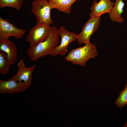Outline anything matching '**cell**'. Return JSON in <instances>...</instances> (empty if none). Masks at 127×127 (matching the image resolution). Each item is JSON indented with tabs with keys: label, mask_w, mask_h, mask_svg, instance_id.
<instances>
[{
	"label": "cell",
	"mask_w": 127,
	"mask_h": 127,
	"mask_svg": "<svg viewBox=\"0 0 127 127\" xmlns=\"http://www.w3.org/2000/svg\"><path fill=\"white\" fill-rule=\"evenodd\" d=\"M18 71L10 79L18 81H23L29 88L32 82V78L36 64L28 67H26L24 59L22 58L17 64Z\"/></svg>",
	"instance_id": "ba28073f"
},
{
	"label": "cell",
	"mask_w": 127,
	"mask_h": 127,
	"mask_svg": "<svg viewBox=\"0 0 127 127\" xmlns=\"http://www.w3.org/2000/svg\"><path fill=\"white\" fill-rule=\"evenodd\" d=\"M126 18L127 19V14L126 16Z\"/></svg>",
	"instance_id": "ac0fdd59"
},
{
	"label": "cell",
	"mask_w": 127,
	"mask_h": 127,
	"mask_svg": "<svg viewBox=\"0 0 127 127\" xmlns=\"http://www.w3.org/2000/svg\"><path fill=\"white\" fill-rule=\"evenodd\" d=\"M23 2V0H0V8L8 7L18 10L22 7Z\"/></svg>",
	"instance_id": "9a60e30c"
},
{
	"label": "cell",
	"mask_w": 127,
	"mask_h": 127,
	"mask_svg": "<svg viewBox=\"0 0 127 127\" xmlns=\"http://www.w3.org/2000/svg\"><path fill=\"white\" fill-rule=\"evenodd\" d=\"M115 2L111 0H94L90 8L91 13L95 16H100L106 13H109L114 5Z\"/></svg>",
	"instance_id": "8fae6325"
},
{
	"label": "cell",
	"mask_w": 127,
	"mask_h": 127,
	"mask_svg": "<svg viewBox=\"0 0 127 127\" xmlns=\"http://www.w3.org/2000/svg\"><path fill=\"white\" fill-rule=\"evenodd\" d=\"M28 88L23 81H18L9 78L7 81L0 80L1 94H15L22 92Z\"/></svg>",
	"instance_id": "9c48e42d"
},
{
	"label": "cell",
	"mask_w": 127,
	"mask_h": 127,
	"mask_svg": "<svg viewBox=\"0 0 127 127\" xmlns=\"http://www.w3.org/2000/svg\"><path fill=\"white\" fill-rule=\"evenodd\" d=\"M51 29L50 26L39 24H37L32 28L29 31L26 39L29 44V47L45 40L50 35Z\"/></svg>",
	"instance_id": "5b68a950"
},
{
	"label": "cell",
	"mask_w": 127,
	"mask_h": 127,
	"mask_svg": "<svg viewBox=\"0 0 127 127\" xmlns=\"http://www.w3.org/2000/svg\"><path fill=\"white\" fill-rule=\"evenodd\" d=\"M123 127H127V121L124 124L123 126Z\"/></svg>",
	"instance_id": "e0dca14e"
},
{
	"label": "cell",
	"mask_w": 127,
	"mask_h": 127,
	"mask_svg": "<svg viewBox=\"0 0 127 127\" xmlns=\"http://www.w3.org/2000/svg\"></svg>",
	"instance_id": "d6986e66"
},
{
	"label": "cell",
	"mask_w": 127,
	"mask_h": 127,
	"mask_svg": "<svg viewBox=\"0 0 127 127\" xmlns=\"http://www.w3.org/2000/svg\"><path fill=\"white\" fill-rule=\"evenodd\" d=\"M32 6L31 11L35 16L37 24L50 26L53 23L51 16L53 8L48 0H35L32 2Z\"/></svg>",
	"instance_id": "3957f363"
},
{
	"label": "cell",
	"mask_w": 127,
	"mask_h": 127,
	"mask_svg": "<svg viewBox=\"0 0 127 127\" xmlns=\"http://www.w3.org/2000/svg\"><path fill=\"white\" fill-rule=\"evenodd\" d=\"M89 15L90 18L84 24L81 32L77 35L76 40L80 45L90 42V37L100 25V17L95 16L91 13Z\"/></svg>",
	"instance_id": "277c9868"
},
{
	"label": "cell",
	"mask_w": 127,
	"mask_h": 127,
	"mask_svg": "<svg viewBox=\"0 0 127 127\" xmlns=\"http://www.w3.org/2000/svg\"><path fill=\"white\" fill-rule=\"evenodd\" d=\"M58 32L61 40L60 45L54 48L50 53V55L52 56L58 55H64L67 51L69 44L72 42L75 41L77 39V34L68 31L63 26L58 29Z\"/></svg>",
	"instance_id": "8992f818"
},
{
	"label": "cell",
	"mask_w": 127,
	"mask_h": 127,
	"mask_svg": "<svg viewBox=\"0 0 127 127\" xmlns=\"http://www.w3.org/2000/svg\"><path fill=\"white\" fill-rule=\"evenodd\" d=\"M98 56L96 46L90 42L83 46L71 50L65 59L73 64L85 67L89 60Z\"/></svg>",
	"instance_id": "7a4b0ae2"
},
{
	"label": "cell",
	"mask_w": 127,
	"mask_h": 127,
	"mask_svg": "<svg viewBox=\"0 0 127 127\" xmlns=\"http://www.w3.org/2000/svg\"><path fill=\"white\" fill-rule=\"evenodd\" d=\"M114 5L108 13L111 21L117 23H121L124 21L121 16V14L124 10L125 4L123 0H115Z\"/></svg>",
	"instance_id": "7c38bea8"
},
{
	"label": "cell",
	"mask_w": 127,
	"mask_h": 127,
	"mask_svg": "<svg viewBox=\"0 0 127 127\" xmlns=\"http://www.w3.org/2000/svg\"><path fill=\"white\" fill-rule=\"evenodd\" d=\"M51 28L50 35L45 40L28 49L27 54L32 61H36L41 57L50 55L53 48L58 45L60 41L58 29L54 26Z\"/></svg>",
	"instance_id": "6da1fadb"
},
{
	"label": "cell",
	"mask_w": 127,
	"mask_h": 127,
	"mask_svg": "<svg viewBox=\"0 0 127 127\" xmlns=\"http://www.w3.org/2000/svg\"><path fill=\"white\" fill-rule=\"evenodd\" d=\"M78 0H48L53 8L67 14L71 12V7Z\"/></svg>",
	"instance_id": "4fadbf2b"
},
{
	"label": "cell",
	"mask_w": 127,
	"mask_h": 127,
	"mask_svg": "<svg viewBox=\"0 0 127 127\" xmlns=\"http://www.w3.org/2000/svg\"><path fill=\"white\" fill-rule=\"evenodd\" d=\"M6 54L0 50V73L5 75L8 72L11 65Z\"/></svg>",
	"instance_id": "5bb4252c"
},
{
	"label": "cell",
	"mask_w": 127,
	"mask_h": 127,
	"mask_svg": "<svg viewBox=\"0 0 127 127\" xmlns=\"http://www.w3.org/2000/svg\"><path fill=\"white\" fill-rule=\"evenodd\" d=\"M26 32V30L17 27L0 17V39H9L13 36L20 39L23 37Z\"/></svg>",
	"instance_id": "52a82bcc"
},
{
	"label": "cell",
	"mask_w": 127,
	"mask_h": 127,
	"mask_svg": "<svg viewBox=\"0 0 127 127\" xmlns=\"http://www.w3.org/2000/svg\"><path fill=\"white\" fill-rule=\"evenodd\" d=\"M0 50L6 54L11 65L14 64L17 59L18 52L13 42L9 39H0Z\"/></svg>",
	"instance_id": "30bf717a"
},
{
	"label": "cell",
	"mask_w": 127,
	"mask_h": 127,
	"mask_svg": "<svg viewBox=\"0 0 127 127\" xmlns=\"http://www.w3.org/2000/svg\"><path fill=\"white\" fill-rule=\"evenodd\" d=\"M115 102L116 106L120 108H122L127 104V80L125 88L120 92Z\"/></svg>",
	"instance_id": "2e32d148"
}]
</instances>
